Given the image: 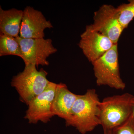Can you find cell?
Instances as JSON below:
<instances>
[{"label":"cell","instance_id":"6","mask_svg":"<svg viewBox=\"0 0 134 134\" xmlns=\"http://www.w3.org/2000/svg\"><path fill=\"white\" fill-rule=\"evenodd\" d=\"M92 28L110 39L115 44L118 42L125 29L119 20L117 8L104 4L94 13Z\"/></svg>","mask_w":134,"mask_h":134},{"label":"cell","instance_id":"7","mask_svg":"<svg viewBox=\"0 0 134 134\" xmlns=\"http://www.w3.org/2000/svg\"><path fill=\"white\" fill-rule=\"evenodd\" d=\"M57 85L50 81L42 93L29 102L24 117L29 123L36 124L39 121L46 123L54 116L52 107Z\"/></svg>","mask_w":134,"mask_h":134},{"label":"cell","instance_id":"2","mask_svg":"<svg viewBox=\"0 0 134 134\" xmlns=\"http://www.w3.org/2000/svg\"><path fill=\"white\" fill-rule=\"evenodd\" d=\"M134 96L129 93L105 98L99 104L100 120L104 134H107L129 119L133 114Z\"/></svg>","mask_w":134,"mask_h":134},{"label":"cell","instance_id":"15","mask_svg":"<svg viewBox=\"0 0 134 134\" xmlns=\"http://www.w3.org/2000/svg\"><path fill=\"white\" fill-rule=\"evenodd\" d=\"M132 109H133V114L134 116V100L132 104Z\"/></svg>","mask_w":134,"mask_h":134},{"label":"cell","instance_id":"4","mask_svg":"<svg viewBox=\"0 0 134 134\" xmlns=\"http://www.w3.org/2000/svg\"><path fill=\"white\" fill-rule=\"evenodd\" d=\"M92 64L98 86H107L118 90L125 88L126 84L120 75L118 44Z\"/></svg>","mask_w":134,"mask_h":134},{"label":"cell","instance_id":"5","mask_svg":"<svg viewBox=\"0 0 134 134\" xmlns=\"http://www.w3.org/2000/svg\"><path fill=\"white\" fill-rule=\"evenodd\" d=\"M16 39L21 48L25 65L33 64L37 67L39 65L48 66L47 58L58 51L51 39L24 38L19 36Z\"/></svg>","mask_w":134,"mask_h":134},{"label":"cell","instance_id":"14","mask_svg":"<svg viewBox=\"0 0 134 134\" xmlns=\"http://www.w3.org/2000/svg\"><path fill=\"white\" fill-rule=\"evenodd\" d=\"M112 134H134V116L133 114L127 121L111 131Z\"/></svg>","mask_w":134,"mask_h":134},{"label":"cell","instance_id":"9","mask_svg":"<svg viewBox=\"0 0 134 134\" xmlns=\"http://www.w3.org/2000/svg\"><path fill=\"white\" fill-rule=\"evenodd\" d=\"M53 28L50 21L46 19L41 11L28 6L23 10L19 37L24 38H43L44 30Z\"/></svg>","mask_w":134,"mask_h":134},{"label":"cell","instance_id":"11","mask_svg":"<svg viewBox=\"0 0 134 134\" xmlns=\"http://www.w3.org/2000/svg\"><path fill=\"white\" fill-rule=\"evenodd\" d=\"M23 10L15 8L5 10L0 7L1 34L16 38L19 36Z\"/></svg>","mask_w":134,"mask_h":134},{"label":"cell","instance_id":"8","mask_svg":"<svg viewBox=\"0 0 134 134\" xmlns=\"http://www.w3.org/2000/svg\"><path fill=\"white\" fill-rule=\"evenodd\" d=\"M114 44L110 39L94 30L91 24L86 26L78 43L84 55L92 63L103 56Z\"/></svg>","mask_w":134,"mask_h":134},{"label":"cell","instance_id":"16","mask_svg":"<svg viewBox=\"0 0 134 134\" xmlns=\"http://www.w3.org/2000/svg\"><path fill=\"white\" fill-rule=\"evenodd\" d=\"M107 134H112L111 133V132H109V133H108Z\"/></svg>","mask_w":134,"mask_h":134},{"label":"cell","instance_id":"10","mask_svg":"<svg viewBox=\"0 0 134 134\" xmlns=\"http://www.w3.org/2000/svg\"><path fill=\"white\" fill-rule=\"evenodd\" d=\"M79 95L72 93L65 84H57L52 110L53 115L66 121L69 119L71 110Z\"/></svg>","mask_w":134,"mask_h":134},{"label":"cell","instance_id":"3","mask_svg":"<svg viewBox=\"0 0 134 134\" xmlns=\"http://www.w3.org/2000/svg\"><path fill=\"white\" fill-rule=\"evenodd\" d=\"M47 75L43 69L37 70L36 65H25L23 72L13 76L11 85L17 91L20 100L27 105L48 86L50 81L47 78Z\"/></svg>","mask_w":134,"mask_h":134},{"label":"cell","instance_id":"1","mask_svg":"<svg viewBox=\"0 0 134 134\" xmlns=\"http://www.w3.org/2000/svg\"><path fill=\"white\" fill-rule=\"evenodd\" d=\"M99 100L95 89H89L79 95L71 110L67 126L74 127L82 134L91 132L100 125Z\"/></svg>","mask_w":134,"mask_h":134},{"label":"cell","instance_id":"13","mask_svg":"<svg viewBox=\"0 0 134 134\" xmlns=\"http://www.w3.org/2000/svg\"><path fill=\"white\" fill-rule=\"evenodd\" d=\"M117 8L119 20L124 29L134 18V0H130L127 3H123Z\"/></svg>","mask_w":134,"mask_h":134},{"label":"cell","instance_id":"12","mask_svg":"<svg viewBox=\"0 0 134 134\" xmlns=\"http://www.w3.org/2000/svg\"><path fill=\"white\" fill-rule=\"evenodd\" d=\"M13 55L23 59L21 48L16 38L1 34L0 56Z\"/></svg>","mask_w":134,"mask_h":134}]
</instances>
